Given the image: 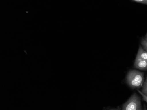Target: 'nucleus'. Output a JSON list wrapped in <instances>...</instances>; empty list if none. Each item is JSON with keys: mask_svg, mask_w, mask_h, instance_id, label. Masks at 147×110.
I'll return each mask as SVG.
<instances>
[{"mask_svg": "<svg viewBox=\"0 0 147 110\" xmlns=\"http://www.w3.org/2000/svg\"><path fill=\"white\" fill-rule=\"evenodd\" d=\"M144 82V73L136 70L129 71L126 76V83L132 89L141 88Z\"/></svg>", "mask_w": 147, "mask_h": 110, "instance_id": "f257e3e1", "label": "nucleus"}, {"mask_svg": "<svg viewBox=\"0 0 147 110\" xmlns=\"http://www.w3.org/2000/svg\"><path fill=\"white\" fill-rule=\"evenodd\" d=\"M123 110H141L142 107L139 97L134 93L122 106Z\"/></svg>", "mask_w": 147, "mask_h": 110, "instance_id": "f03ea898", "label": "nucleus"}, {"mask_svg": "<svg viewBox=\"0 0 147 110\" xmlns=\"http://www.w3.org/2000/svg\"><path fill=\"white\" fill-rule=\"evenodd\" d=\"M134 68L142 71H147V61L136 58L134 63Z\"/></svg>", "mask_w": 147, "mask_h": 110, "instance_id": "7ed1b4c3", "label": "nucleus"}, {"mask_svg": "<svg viewBox=\"0 0 147 110\" xmlns=\"http://www.w3.org/2000/svg\"><path fill=\"white\" fill-rule=\"evenodd\" d=\"M136 58L147 61V51L144 49L142 46H140Z\"/></svg>", "mask_w": 147, "mask_h": 110, "instance_id": "20e7f679", "label": "nucleus"}, {"mask_svg": "<svg viewBox=\"0 0 147 110\" xmlns=\"http://www.w3.org/2000/svg\"><path fill=\"white\" fill-rule=\"evenodd\" d=\"M141 44L144 49L147 51V33L145 37L142 39L141 41Z\"/></svg>", "mask_w": 147, "mask_h": 110, "instance_id": "39448f33", "label": "nucleus"}, {"mask_svg": "<svg viewBox=\"0 0 147 110\" xmlns=\"http://www.w3.org/2000/svg\"><path fill=\"white\" fill-rule=\"evenodd\" d=\"M141 91H142L144 94L147 96V78H146V79H145V81H144L142 87V89Z\"/></svg>", "mask_w": 147, "mask_h": 110, "instance_id": "423d86ee", "label": "nucleus"}, {"mask_svg": "<svg viewBox=\"0 0 147 110\" xmlns=\"http://www.w3.org/2000/svg\"><path fill=\"white\" fill-rule=\"evenodd\" d=\"M138 92L139 93H140V94H141V95H142V99L143 100V101H144L146 102V103H147V95H145V94H144L141 91H140V90H138Z\"/></svg>", "mask_w": 147, "mask_h": 110, "instance_id": "0eeeda50", "label": "nucleus"}, {"mask_svg": "<svg viewBox=\"0 0 147 110\" xmlns=\"http://www.w3.org/2000/svg\"><path fill=\"white\" fill-rule=\"evenodd\" d=\"M131 1H134V2H138V3H140L141 4L147 5V0H131Z\"/></svg>", "mask_w": 147, "mask_h": 110, "instance_id": "6e6552de", "label": "nucleus"}]
</instances>
